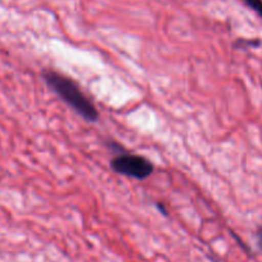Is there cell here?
I'll list each match as a JSON object with an SVG mask.
<instances>
[{
  "label": "cell",
  "instance_id": "obj_4",
  "mask_svg": "<svg viewBox=\"0 0 262 262\" xmlns=\"http://www.w3.org/2000/svg\"><path fill=\"white\" fill-rule=\"evenodd\" d=\"M256 237H257V243H258V247L262 250V227L258 228L257 233H256Z\"/></svg>",
  "mask_w": 262,
  "mask_h": 262
},
{
  "label": "cell",
  "instance_id": "obj_2",
  "mask_svg": "<svg viewBox=\"0 0 262 262\" xmlns=\"http://www.w3.org/2000/svg\"><path fill=\"white\" fill-rule=\"evenodd\" d=\"M113 170L135 179H146L154 173V165L143 156L123 154L112 161Z\"/></svg>",
  "mask_w": 262,
  "mask_h": 262
},
{
  "label": "cell",
  "instance_id": "obj_1",
  "mask_svg": "<svg viewBox=\"0 0 262 262\" xmlns=\"http://www.w3.org/2000/svg\"><path fill=\"white\" fill-rule=\"evenodd\" d=\"M43 78L48 86L83 119H86L87 122H96L99 119V112L96 106L82 92L73 79L53 71H46L43 73Z\"/></svg>",
  "mask_w": 262,
  "mask_h": 262
},
{
  "label": "cell",
  "instance_id": "obj_5",
  "mask_svg": "<svg viewBox=\"0 0 262 262\" xmlns=\"http://www.w3.org/2000/svg\"><path fill=\"white\" fill-rule=\"evenodd\" d=\"M158 207H159V210H160V211H163L164 215H166V211H165V209H164L163 205H158Z\"/></svg>",
  "mask_w": 262,
  "mask_h": 262
},
{
  "label": "cell",
  "instance_id": "obj_3",
  "mask_svg": "<svg viewBox=\"0 0 262 262\" xmlns=\"http://www.w3.org/2000/svg\"><path fill=\"white\" fill-rule=\"evenodd\" d=\"M243 2L262 18V0H243Z\"/></svg>",
  "mask_w": 262,
  "mask_h": 262
}]
</instances>
